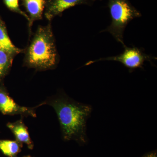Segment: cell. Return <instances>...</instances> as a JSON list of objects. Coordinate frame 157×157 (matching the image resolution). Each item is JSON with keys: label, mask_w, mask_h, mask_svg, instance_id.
I'll return each instance as SVG.
<instances>
[{"label": "cell", "mask_w": 157, "mask_h": 157, "mask_svg": "<svg viewBox=\"0 0 157 157\" xmlns=\"http://www.w3.org/2000/svg\"><path fill=\"white\" fill-rule=\"evenodd\" d=\"M50 104L56 113L64 140H74L81 145L86 144V123L92 111L91 106L65 94L54 98Z\"/></svg>", "instance_id": "1"}, {"label": "cell", "mask_w": 157, "mask_h": 157, "mask_svg": "<svg viewBox=\"0 0 157 157\" xmlns=\"http://www.w3.org/2000/svg\"><path fill=\"white\" fill-rule=\"evenodd\" d=\"M57 54L50 25L37 30L26 55L29 67L39 70L53 67L57 63Z\"/></svg>", "instance_id": "2"}, {"label": "cell", "mask_w": 157, "mask_h": 157, "mask_svg": "<svg viewBox=\"0 0 157 157\" xmlns=\"http://www.w3.org/2000/svg\"><path fill=\"white\" fill-rule=\"evenodd\" d=\"M111 17L110 25L104 32H109L123 46L125 29L130 21L142 16L140 11L132 5L129 0H108V5Z\"/></svg>", "instance_id": "3"}, {"label": "cell", "mask_w": 157, "mask_h": 157, "mask_svg": "<svg viewBox=\"0 0 157 157\" xmlns=\"http://www.w3.org/2000/svg\"><path fill=\"white\" fill-rule=\"evenodd\" d=\"M123 47V52L118 55L90 61L86 64V66L101 61H114L122 64L131 72L137 68L143 67L145 61H149L151 63L152 60L155 59V58L144 53L141 48L135 46L129 47L126 45H124Z\"/></svg>", "instance_id": "4"}, {"label": "cell", "mask_w": 157, "mask_h": 157, "mask_svg": "<svg viewBox=\"0 0 157 157\" xmlns=\"http://www.w3.org/2000/svg\"><path fill=\"white\" fill-rule=\"evenodd\" d=\"M96 0H47L45 2V16L51 21L65 10L77 5L91 6Z\"/></svg>", "instance_id": "5"}, {"label": "cell", "mask_w": 157, "mask_h": 157, "mask_svg": "<svg viewBox=\"0 0 157 157\" xmlns=\"http://www.w3.org/2000/svg\"><path fill=\"white\" fill-rule=\"evenodd\" d=\"M0 111L4 114L36 116L34 108L20 106L7 93L2 90H0Z\"/></svg>", "instance_id": "6"}, {"label": "cell", "mask_w": 157, "mask_h": 157, "mask_svg": "<svg viewBox=\"0 0 157 157\" xmlns=\"http://www.w3.org/2000/svg\"><path fill=\"white\" fill-rule=\"evenodd\" d=\"M7 127L14 134L16 140L21 144H25L30 149L33 148V143L30 137L28 130L22 119L15 122L9 123L7 124Z\"/></svg>", "instance_id": "7"}, {"label": "cell", "mask_w": 157, "mask_h": 157, "mask_svg": "<svg viewBox=\"0 0 157 157\" xmlns=\"http://www.w3.org/2000/svg\"><path fill=\"white\" fill-rule=\"evenodd\" d=\"M21 4L29 14L30 28L34 21L42 18L45 9V0H21Z\"/></svg>", "instance_id": "8"}, {"label": "cell", "mask_w": 157, "mask_h": 157, "mask_svg": "<svg viewBox=\"0 0 157 157\" xmlns=\"http://www.w3.org/2000/svg\"><path fill=\"white\" fill-rule=\"evenodd\" d=\"M0 49L8 52L11 56L21 52V50L14 46L7 34L4 25L0 22Z\"/></svg>", "instance_id": "9"}, {"label": "cell", "mask_w": 157, "mask_h": 157, "mask_svg": "<svg viewBox=\"0 0 157 157\" xmlns=\"http://www.w3.org/2000/svg\"><path fill=\"white\" fill-rule=\"evenodd\" d=\"M22 144L17 140H0V150L9 157H16L21 151Z\"/></svg>", "instance_id": "10"}, {"label": "cell", "mask_w": 157, "mask_h": 157, "mask_svg": "<svg viewBox=\"0 0 157 157\" xmlns=\"http://www.w3.org/2000/svg\"><path fill=\"white\" fill-rule=\"evenodd\" d=\"M11 63V55L0 49V76H2Z\"/></svg>", "instance_id": "11"}, {"label": "cell", "mask_w": 157, "mask_h": 157, "mask_svg": "<svg viewBox=\"0 0 157 157\" xmlns=\"http://www.w3.org/2000/svg\"><path fill=\"white\" fill-rule=\"evenodd\" d=\"M4 2L6 7L9 10L22 15L29 22L30 19L28 15L20 8L18 0H4Z\"/></svg>", "instance_id": "12"}, {"label": "cell", "mask_w": 157, "mask_h": 157, "mask_svg": "<svg viewBox=\"0 0 157 157\" xmlns=\"http://www.w3.org/2000/svg\"><path fill=\"white\" fill-rule=\"evenodd\" d=\"M141 157H157V150L153 151L147 153Z\"/></svg>", "instance_id": "13"}, {"label": "cell", "mask_w": 157, "mask_h": 157, "mask_svg": "<svg viewBox=\"0 0 157 157\" xmlns=\"http://www.w3.org/2000/svg\"><path fill=\"white\" fill-rule=\"evenodd\" d=\"M32 157L31 156H24V157Z\"/></svg>", "instance_id": "14"}]
</instances>
